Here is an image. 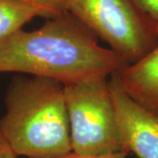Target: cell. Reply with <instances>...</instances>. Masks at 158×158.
<instances>
[{
    "label": "cell",
    "instance_id": "obj_5",
    "mask_svg": "<svg viewBox=\"0 0 158 158\" xmlns=\"http://www.w3.org/2000/svg\"><path fill=\"white\" fill-rule=\"evenodd\" d=\"M108 82L124 153H134L139 158H158V115L130 98L115 74Z\"/></svg>",
    "mask_w": 158,
    "mask_h": 158
},
{
    "label": "cell",
    "instance_id": "obj_8",
    "mask_svg": "<svg viewBox=\"0 0 158 158\" xmlns=\"http://www.w3.org/2000/svg\"><path fill=\"white\" fill-rule=\"evenodd\" d=\"M34 6L40 12L42 17L48 19L58 17L66 12L65 0H18Z\"/></svg>",
    "mask_w": 158,
    "mask_h": 158
},
{
    "label": "cell",
    "instance_id": "obj_4",
    "mask_svg": "<svg viewBox=\"0 0 158 158\" xmlns=\"http://www.w3.org/2000/svg\"><path fill=\"white\" fill-rule=\"evenodd\" d=\"M63 85L72 151L85 156L124 153L108 77Z\"/></svg>",
    "mask_w": 158,
    "mask_h": 158
},
{
    "label": "cell",
    "instance_id": "obj_2",
    "mask_svg": "<svg viewBox=\"0 0 158 158\" xmlns=\"http://www.w3.org/2000/svg\"><path fill=\"white\" fill-rule=\"evenodd\" d=\"M5 101L0 134L18 156L52 158L72 151L62 83L18 77L8 86Z\"/></svg>",
    "mask_w": 158,
    "mask_h": 158
},
{
    "label": "cell",
    "instance_id": "obj_9",
    "mask_svg": "<svg viewBox=\"0 0 158 158\" xmlns=\"http://www.w3.org/2000/svg\"><path fill=\"white\" fill-rule=\"evenodd\" d=\"M134 2L149 19L158 32V0H134Z\"/></svg>",
    "mask_w": 158,
    "mask_h": 158
},
{
    "label": "cell",
    "instance_id": "obj_6",
    "mask_svg": "<svg viewBox=\"0 0 158 158\" xmlns=\"http://www.w3.org/2000/svg\"><path fill=\"white\" fill-rule=\"evenodd\" d=\"M114 74L130 98L158 115V44L139 61Z\"/></svg>",
    "mask_w": 158,
    "mask_h": 158
},
{
    "label": "cell",
    "instance_id": "obj_3",
    "mask_svg": "<svg viewBox=\"0 0 158 158\" xmlns=\"http://www.w3.org/2000/svg\"><path fill=\"white\" fill-rule=\"evenodd\" d=\"M65 10L128 65L158 44V32L134 0H65Z\"/></svg>",
    "mask_w": 158,
    "mask_h": 158
},
{
    "label": "cell",
    "instance_id": "obj_7",
    "mask_svg": "<svg viewBox=\"0 0 158 158\" xmlns=\"http://www.w3.org/2000/svg\"><path fill=\"white\" fill-rule=\"evenodd\" d=\"M36 17L42 15L34 6L18 0H0V40L21 30Z\"/></svg>",
    "mask_w": 158,
    "mask_h": 158
},
{
    "label": "cell",
    "instance_id": "obj_10",
    "mask_svg": "<svg viewBox=\"0 0 158 158\" xmlns=\"http://www.w3.org/2000/svg\"><path fill=\"white\" fill-rule=\"evenodd\" d=\"M127 156L124 153H116V154H111V155H105V156H85V155H80L77 153L71 152L56 156L52 158H127Z\"/></svg>",
    "mask_w": 158,
    "mask_h": 158
},
{
    "label": "cell",
    "instance_id": "obj_11",
    "mask_svg": "<svg viewBox=\"0 0 158 158\" xmlns=\"http://www.w3.org/2000/svg\"><path fill=\"white\" fill-rule=\"evenodd\" d=\"M18 156L0 134V158H17Z\"/></svg>",
    "mask_w": 158,
    "mask_h": 158
},
{
    "label": "cell",
    "instance_id": "obj_1",
    "mask_svg": "<svg viewBox=\"0 0 158 158\" xmlns=\"http://www.w3.org/2000/svg\"><path fill=\"white\" fill-rule=\"evenodd\" d=\"M127 65L69 12L37 30L21 29L0 40V73L28 74L68 85L109 77Z\"/></svg>",
    "mask_w": 158,
    "mask_h": 158
}]
</instances>
